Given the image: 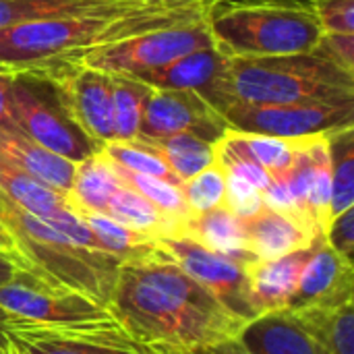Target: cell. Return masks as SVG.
<instances>
[{"label":"cell","mask_w":354,"mask_h":354,"mask_svg":"<svg viewBox=\"0 0 354 354\" xmlns=\"http://www.w3.org/2000/svg\"><path fill=\"white\" fill-rule=\"evenodd\" d=\"M0 195H4L8 201H12L15 205L37 218H52L68 207L64 195L35 180L19 166L4 160L2 156H0Z\"/></svg>","instance_id":"24"},{"label":"cell","mask_w":354,"mask_h":354,"mask_svg":"<svg viewBox=\"0 0 354 354\" xmlns=\"http://www.w3.org/2000/svg\"><path fill=\"white\" fill-rule=\"evenodd\" d=\"M0 156L60 195H66L73 185L77 164L52 153L21 131L0 129Z\"/></svg>","instance_id":"16"},{"label":"cell","mask_w":354,"mask_h":354,"mask_svg":"<svg viewBox=\"0 0 354 354\" xmlns=\"http://www.w3.org/2000/svg\"><path fill=\"white\" fill-rule=\"evenodd\" d=\"M354 104V73L311 52L228 58L222 79V110L232 104Z\"/></svg>","instance_id":"3"},{"label":"cell","mask_w":354,"mask_h":354,"mask_svg":"<svg viewBox=\"0 0 354 354\" xmlns=\"http://www.w3.org/2000/svg\"><path fill=\"white\" fill-rule=\"evenodd\" d=\"M326 243L342 257L353 259L354 251V207L336 216L326 228Z\"/></svg>","instance_id":"36"},{"label":"cell","mask_w":354,"mask_h":354,"mask_svg":"<svg viewBox=\"0 0 354 354\" xmlns=\"http://www.w3.org/2000/svg\"><path fill=\"white\" fill-rule=\"evenodd\" d=\"M158 245L183 272L197 280L232 315L247 324L259 317L251 301L245 263L218 255L189 236L158 239Z\"/></svg>","instance_id":"9"},{"label":"cell","mask_w":354,"mask_h":354,"mask_svg":"<svg viewBox=\"0 0 354 354\" xmlns=\"http://www.w3.org/2000/svg\"><path fill=\"white\" fill-rule=\"evenodd\" d=\"M158 354H207L203 348L199 351H178V348H168V346H147Z\"/></svg>","instance_id":"42"},{"label":"cell","mask_w":354,"mask_h":354,"mask_svg":"<svg viewBox=\"0 0 354 354\" xmlns=\"http://www.w3.org/2000/svg\"><path fill=\"white\" fill-rule=\"evenodd\" d=\"M0 309L37 324H85L110 319V309L66 290H56L35 280L25 270L15 280L0 284Z\"/></svg>","instance_id":"11"},{"label":"cell","mask_w":354,"mask_h":354,"mask_svg":"<svg viewBox=\"0 0 354 354\" xmlns=\"http://www.w3.org/2000/svg\"><path fill=\"white\" fill-rule=\"evenodd\" d=\"M183 236H189L205 249L245 266L257 259L249 251L245 222L239 216H234L226 205L203 212L199 216H191L185 222Z\"/></svg>","instance_id":"20"},{"label":"cell","mask_w":354,"mask_h":354,"mask_svg":"<svg viewBox=\"0 0 354 354\" xmlns=\"http://www.w3.org/2000/svg\"><path fill=\"white\" fill-rule=\"evenodd\" d=\"M160 2V0H156ZM145 0H0V29L58 17H95L143 8Z\"/></svg>","instance_id":"17"},{"label":"cell","mask_w":354,"mask_h":354,"mask_svg":"<svg viewBox=\"0 0 354 354\" xmlns=\"http://www.w3.org/2000/svg\"><path fill=\"white\" fill-rule=\"evenodd\" d=\"M56 81L75 122L95 141H114L112 77L79 60H58L44 64Z\"/></svg>","instance_id":"10"},{"label":"cell","mask_w":354,"mask_h":354,"mask_svg":"<svg viewBox=\"0 0 354 354\" xmlns=\"http://www.w3.org/2000/svg\"><path fill=\"white\" fill-rule=\"evenodd\" d=\"M145 2H156V0H145ZM170 2H209V4H214L218 0H170Z\"/></svg>","instance_id":"44"},{"label":"cell","mask_w":354,"mask_h":354,"mask_svg":"<svg viewBox=\"0 0 354 354\" xmlns=\"http://www.w3.org/2000/svg\"><path fill=\"white\" fill-rule=\"evenodd\" d=\"M228 133L261 168L270 172L272 178H282L290 172L301 147L309 139H278L255 133H243L234 129H228Z\"/></svg>","instance_id":"28"},{"label":"cell","mask_w":354,"mask_h":354,"mask_svg":"<svg viewBox=\"0 0 354 354\" xmlns=\"http://www.w3.org/2000/svg\"><path fill=\"white\" fill-rule=\"evenodd\" d=\"M313 50L354 73V33H324Z\"/></svg>","instance_id":"35"},{"label":"cell","mask_w":354,"mask_h":354,"mask_svg":"<svg viewBox=\"0 0 354 354\" xmlns=\"http://www.w3.org/2000/svg\"><path fill=\"white\" fill-rule=\"evenodd\" d=\"M354 297L353 259L334 251L326 236L313 239L311 255L301 272L297 295L286 309L305 305H334Z\"/></svg>","instance_id":"13"},{"label":"cell","mask_w":354,"mask_h":354,"mask_svg":"<svg viewBox=\"0 0 354 354\" xmlns=\"http://www.w3.org/2000/svg\"><path fill=\"white\" fill-rule=\"evenodd\" d=\"M207 27L226 58L311 52L324 35L311 0H218Z\"/></svg>","instance_id":"5"},{"label":"cell","mask_w":354,"mask_h":354,"mask_svg":"<svg viewBox=\"0 0 354 354\" xmlns=\"http://www.w3.org/2000/svg\"><path fill=\"white\" fill-rule=\"evenodd\" d=\"M112 354H158L153 353L151 348H147V346H141L139 342H133V344H127V346H122V348H116Z\"/></svg>","instance_id":"40"},{"label":"cell","mask_w":354,"mask_h":354,"mask_svg":"<svg viewBox=\"0 0 354 354\" xmlns=\"http://www.w3.org/2000/svg\"><path fill=\"white\" fill-rule=\"evenodd\" d=\"M332 166V201L330 222L354 207V127L328 133Z\"/></svg>","instance_id":"27"},{"label":"cell","mask_w":354,"mask_h":354,"mask_svg":"<svg viewBox=\"0 0 354 354\" xmlns=\"http://www.w3.org/2000/svg\"><path fill=\"white\" fill-rule=\"evenodd\" d=\"M100 153L131 172L156 176V178H162L176 187H183V180L168 168V164L137 137L131 141H108L102 145Z\"/></svg>","instance_id":"31"},{"label":"cell","mask_w":354,"mask_h":354,"mask_svg":"<svg viewBox=\"0 0 354 354\" xmlns=\"http://www.w3.org/2000/svg\"><path fill=\"white\" fill-rule=\"evenodd\" d=\"M23 261L17 255V251H0V284H6L17 278L19 272H23Z\"/></svg>","instance_id":"38"},{"label":"cell","mask_w":354,"mask_h":354,"mask_svg":"<svg viewBox=\"0 0 354 354\" xmlns=\"http://www.w3.org/2000/svg\"><path fill=\"white\" fill-rule=\"evenodd\" d=\"M236 340L251 354H326L286 309L249 322Z\"/></svg>","instance_id":"18"},{"label":"cell","mask_w":354,"mask_h":354,"mask_svg":"<svg viewBox=\"0 0 354 354\" xmlns=\"http://www.w3.org/2000/svg\"><path fill=\"white\" fill-rule=\"evenodd\" d=\"M0 251H15L12 236L8 234V230L4 228V224H2V222H0Z\"/></svg>","instance_id":"41"},{"label":"cell","mask_w":354,"mask_h":354,"mask_svg":"<svg viewBox=\"0 0 354 354\" xmlns=\"http://www.w3.org/2000/svg\"><path fill=\"white\" fill-rule=\"evenodd\" d=\"M108 160V158H106ZM110 162V160H108ZM114 174L118 176V180L127 187H131L133 191H137L139 195H143L149 203H153L164 216L172 218L174 222L183 224L185 228V222L193 216L189 212V205L185 201V195L180 191V187L172 185V183H166L162 178H156V176H145V174H137V172H131L114 162H110Z\"/></svg>","instance_id":"30"},{"label":"cell","mask_w":354,"mask_h":354,"mask_svg":"<svg viewBox=\"0 0 354 354\" xmlns=\"http://www.w3.org/2000/svg\"><path fill=\"white\" fill-rule=\"evenodd\" d=\"M12 315L8 313V311H4V309H0V348H4L6 344H8V340H6V332H4V328H6V324H8V319H10Z\"/></svg>","instance_id":"43"},{"label":"cell","mask_w":354,"mask_h":354,"mask_svg":"<svg viewBox=\"0 0 354 354\" xmlns=\"http://www.w3.org/2000/svg\"><path fill=\"white\" fill-rule=\"evenodd\" d=\"M120 185L110 162L102 153H95L77 164L73 185L64 197L75 214H104L110 197Z\"/></svg>","instance_id":"22"},{"label":"cell","mask_w":354,"mask_h":354,"mask_svg":"<svg viewBox=\"0 0 354 354\" xmlns=\"http://www.w3.org/2000/svg\"><path fill=\"white\" fill-rule=\"evenodd\" d=\"M226 64H228V58L216 46H212V48H201L191 54H185L166 66L135 73L129 77L139 79L151 89L197 91L207 104H212L220 112L222 79H224Z\"/></svg>","instance_id":"14"},{"label":"cell","mask_w":354,"mask_h":354,"mask_svg":"<svg viewBox=\"0 0 354 354\" xmlns=\"http://www.w3.org/2000/svg\"><path fill=\"white\" fill-rule=\"evenodd\" d=\"M104 214L120 222L122 226L147 234L151 239L183 236V224L164 216L153 203H149L143 195H139L127 185H120L114 191Z\"/></svg>","instance_id":"23"},{"label":"cell","mask_w":354,"mask_h":354,"mask_svg":"<svg viewBox=\"0 0 354 354\" xmlns=\"http://www.w3.org/2000/svg\"><path fill=\"white\" fill-rule=\"evenodd\" d=\"M77 216L87 224V228L100 241L102 249L106 253L114 255L116 259H120L122 263L145 261L160 253L158 239L135 232V230L122 226L120 222L112 220L106 214L85 212V214H77Z\"/></svg>","instance_id":"25"},{"label":"cell","mask_w":354,"mask_h":354,"mask_svg":"<svg viewBox=\"0 0 354 354\" xmlns=\"http://www.w3.org/2000/svg\"><path fill=\"white\" fill-rule=\"evenodd\" d=\"M214 37L205 21L174 25L108 44L75 58L85 66L97 68L108 75H135L151 68L166 66L185 54L201 48H212Z\"/></svg>","instance_id":"7"},{"label":"cell","mask_w":354,"mask_h":354,"mask_svg":"<svg viewBox=\"0 0 354 354\" xmlns=\"http://www.w3.org/2000/svg\"><path fill=\"white\" fill-rule=\"evenodd\" d=\"M10 77L12 73L0 68V129H8V131H21L12 118V110H10Z\"/></svg>","instance_id":"37"},{"label":"cell","mask_w":354,"mask_h":354,"mask_svg":"<svg viewBox=\"0 0 354 354\" xmlns=\"http://www.w3.org/2000/svg\"><path fill=\"white\" fill-rule=\"evenodd\" d=\"M0 222L12 236L27 274L50 288L77 292L110 307L120 259L73 243L50 222L21 209L4 195H0Z\"/></svg>","instance_id":"4"},{"label":"cell","mask_w":354,"mask_h":354,"mask_svg":"<svg viewBox=\"0 0 354 354\" xmlns=\"http://www.w3.org/2000/svg\"><path fill=\"white\" fill-rule=\"evenodd\" d=\"M112 77V102H114V141H131L139 135L145 102L151 87L129 75Z\"/></svg>","instance_id":"29"},{"label":"cell","mask_w":354,"mask_h":354,"mask_svg":"<svg viewBox=\"0 0 354 354\" xmlns=\"http://www.w3.org/2000/svg\"><path fill=\"white\" fill-rule=\"evenodd\" d=\"M207 354H251L239 340H230V342H224V344H218V346H212V348H203Z\"/></svg>","instance_id":"39"},{"label":"cell","mask_w":354,"mask_h":354,"mask_svg":"<svg viewBox=\"0 0 354 354\" xmlns=\"http://www.w3.org/2000/svg\"><path fill=\"white\" fill-rule=\"evenodd\" d=\"M209 2L160 0L143 8L95 17H58L0 29V68L17 73L58 60H75L89 50L149 31L207 19Z\"/></svg>","instance_id":"2"},{"label":"cell","mask_w":354,"mask_h":354,"mask_svg":"<svg viewBox=\"0 0 354 354\" xmlns=\"http://www.w3.org/2000/svg\"><path fill=\"white\" fill-rule=\"evenodd\" d=\"M226 174V195H224V205L239 216L241 220H249L255 214H259L266 203H263V195L259 189H255L251 183L234 176V174Z\"/></svg>","instance_id":"33"},{"label":"cell","mask_w":354,"mask_h":354,"mask_svg":"<svg viewBox=\"0 0 354 354\" xmlns=\"http://www.w3.org/2000/svg\"><path fill=\"white\" fill-rule=\"evenodd\" d=\"M137 139H141L151 151H156L183 183L216 162V145L189 133L168 137L137 135Z\"/></svg>","instance_id":"26"},{"label":"cell","mask_w":354,"mask_h":354,"mask_svg":"<svg viewBox=\"0 0 354 354\" xmlns=\"http://www.w3.org/2000/svg\"><path fill=\"white\" fill-rule=\"evenodd\" d=\"M6 353H8V354H19L17 351H15V348H12V346H10V344L6 346Z\"/></svg>","instance_id":"45"},{"label":"cell","mask_w":354,"mask_h":354,"mask_svg":"<svg viewBox=\"0 0 354 354\" xmlns=\"http://www.w3.org/2000/svg\"><path fill=\"white\" fill-rule=\"evenodd\" d=\"M324 33H354V0H311Z\"/></svg>","instance_id":"34"},{"label":"cell","mask_w":354,"mask_h":354,"mask_svg":"<svg viewBox=\"0 0 354 354\" xmlns=\"http://www.w3.org/2000/svg\"><path fill=\"white\" fill-rule=\"evenodd\" d=\"M243 222L249 251L257 259H278L290 255L295 251L311 247L315 239V234L301 226L297 220L270 207H263L259 214Z\"/></svg>","instance_id":"19"},{"label":"cell","mask_w":354,"mask_h":354,"mask_svg":"<svg viewBox=\"0 0 354 354\" xmlns=\"http://www.w3.org/2000/svg\"><path fill=\"white\" fill-rule=\"evenodd\" d=\"M286 311L326 354H354L353 299L334 305H305Z\"/></svg>","instance_id":"21"},{"label":"cell","mask_w":354,"mask_h":354,"mask_svg":"<svg viewBox=\"0 0 354 354\" xmlns=\"http://www.w3.org/2000/svg\"><path fill=\"white\" fill-rule=\"evenodd\" d=\"M222 116L234 131L278 139H305L353 127L354 104L257 106L232 102L222 110Z\"/></svg>","instance_id":"8"},{"label":"cell","mask_w":354,"mask_h":354,"mask_svg":"<svg viewBox=\"0 0 354 354\" xmlns=\"http://www.w3.org/2000/svg\"><path fill=\"white\" fill-rule=\"evenodd\" d=\"M10 110L21 133L68 162L79 164L102 151L104 143L75 122L56 81L41 66L12 73Z\"/></svg>","instance_id":"6"},{"label":"cell","mask_w":354,"mask_h":354,"mask_svg":"<svg viewBox=\"0 0 354 354\" xmlns=\"http://www.w3.org/2000/svg\"><path fill=\"white\" fill-rule=\"evenodd\" d=\"M309 255L311 247L278 259H255L247 266L249 292L259 317L272 311H282L290 305Z\"/></svg>","instance_id":"15"},{"label":"cell","mask_w":354,"mask_h":354,"mask_svg":"<svg viewBox=\"0 0 354 354\" xmlns=\"http://www.w3.org/2000/svg\"><path fill=\"white\" fill-rule=\"evenodd\" d=\"M6 346H8V344H6ZM6 346H4V348H0V354H8L6 353Z\"/></svg>","instance_id":"46"},{"label":"cell","mask_w":354,"mask_h":354,"mask_svg":"<svg viewBox=\"0 0 354 354\" xmlns=\"http://www.w3.org/2000/svg\"><path fill=\"white\" fill-rule=\"evenodd\" d=\"M224 116L191 89H151L139 137H168L189 133L203 141L218 143L228 131Z\"/></svg>","instance_id":"12"},{"label":"cell","mask_w":354,"mask_h":354,"mask_svg":"<svg viewBox=\"0 0 354 354\" xmlns=\"http://www.w3.org/2000/svg\"><path fill=\"white\" fill-rule=\"evenodd\" d=\"M108 309L141 346L212 348L236 340L247 326L183 272L162 247L151 259L120 266Z\"/></svg>","instance_id":"1"},{"label":"cell","mask_w":354,"mask_h":354,"mask_svg":"<svg viewBox=\"0 0 354 354\" xmlns=\"http://www.w3.org/2000/svg\"><path fill=\"white\" fill-rule=\"evenodd\" d=\"M185 201L189 205V212L193 216H199L203 212L216 209L224 205V195H226V174L218 162L195 174L193 178L185 180L180 187Z\"/></svg>","instance_id":"32"}]
</instances>
